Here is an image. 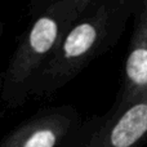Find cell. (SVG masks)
<instances>
[{
	"label": "cell",
	"mask_w": 147,
	"mask_h": 147,
	"mask_svg": "<svg viewBox=\"0 0 147 147\" xmlns=\"http://www.w3.org/2000/svg\"><path fill=\"white\" fill-rule=\"evenodd\" d=\"M94 0H44L0 79V98L10 107L28 99V89L84 10Z\"/></svg>",
	"instance_id": "7a4b0ae2"
},
{
	"label": "cell",
	"mask_w": 147,
	"mask_h": 147,
	"mask_svg": "<svg viewBox=\"0 0 147 147\" xmlns=\"http://www.w3.org/2000/svg\"><path fill=\"white\" fill-rule=\"evenodd\" d=\"M4 28H5L4 22H3V21H0V38L3 36V32H4Z\"/></svg>",
	"instance_id": "5b68a950"
},
{
	"label": "cell",
	"mask_w": 147,
	"mask_h": 147,
	"mask_svg": "<svg viewBox=\"0 0 147 147\" xmlns=\"http://www.w3.org/2000/svg\"><path fill=\"white\" fill-rule=\"evenodd\" d=\"M127 0H94L38 72L28 89L31 97H49L111 48L125 18Z\"/></svg>",
	"instance_id": "6da1fadb"
},
{
	"label": "cell",
	"mask_w": 147,
	"mask_h": 147,
	"mask_svg": "<svg viewBox=\"0 0 147 147\" xmlns=\"http://www.w3.org/2000/svg\"><path fill=\"white\" fill-rule=\"evenodd\" d=\"M119 115L99 134L96 147H136L147 134V99L138 96L123 99Z\"/></svg>",
	"instance_id": "277c9868"
},
{
	"label": "cell",
	"mask_w": 147,
	"mask_h": 147,
	"mask_svg": "<svg viewBox=\"0 0 147 147\" xmlns=\"http://www.w3.org/2000/svg\"><path fill=\"white\" fill-rule=\"evenodd\" d=\"M76 112L70 106L48 109L21 125L5 147H54L70 129Z\"/></svg>",
	"instance_id": "3957f363"
}]
</instances>
